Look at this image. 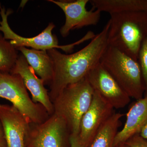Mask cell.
<instances>
[{"mask_svg":"<svg viewBox=\"0 0 147 147\" xmlns=\"http://www.w3.org/2000/svg\"><path fill=\"white\" fill-rule=\"evenodd\" d=\"M108 21L102 30L82 50L73 54H63L56 49L47 50L54 63L53 78L50 85L52 101L65 87L84 79L100 61L108 46Z\"/></svg>","mask_w":147,"mask_h":147,"instance_id":"cell-1","label":"cell"},{"mask_svg":"<svg viewBox=\"0 0 147 147\" xmlns=\"http://www.w3.org/2000/svg\"><path fill=\"white\" fill-rule=\"evenodd\" d=\"M110 15L108 45L138 61L139 50L147 37V11Z\"/></svg>","mask_w":147,"mask_h":147,"instance_id":"cell-2","label":"cell"},{"mask_svg":"<svg viewBox=\"0 0 147 147\" xmlns=\"http://www.w3.org/2000/svg\"><path fill=\"white\" fill-rule=\"evenodd\" d=\"M100 62L129 97H143L146 88L138 61L108 45Z\"/></svg>","mask_w":147,"mask_h":147,"instance_id":"cell-3","label":"cell"},{"mask_svg":"<svg viewBox=\"0 0 147 147\" xmlns=\"http://www.w3.org/2000/svg\"><path fill=\"white\" fill-rule=\"evenodd\" d=\"M94 93L85 77L65 87L52 101L53 113L64 120L71 135L79 134L81 120L89 108Z\"/></svg>","mask_w":147,"mask_h":147,"instance_id":"cell-4","label":"cell"},{"mask_svg":"<svg viewBox=\"0 0 147 147\" xmlns=\"http://www.w3.org/2000/svg\"><path fill=\"white\" fill-rule=\"evenodd\" d=\"M24 81L18 74L0 71V98L10 101L29 123H39L49 117L42 105L30 97Z\"/></svg>","mask_w":147,"mask_h":147,"instance_id":"cell-5","label":"cell"},{"mask_svg":"<svg viewBox=\"0 0 147 147\" xmlns=\"http://www.w3.org/2000/svg\"><path fill=\"white\" fill-rule=\"evenodd\" d=\"M13 12L11 9L6 10L4 7L0 4V32L3 33L5 39L9 40L11 44L17 50L21 47H32L35 50H47L52 49H60L67 53H70L76 45L91 39V36L87 33L78 41L68 45H59L57 37L52 32L55 26L50 23L46 28L36 36L30 38L24 37L17 34L11 30L8 23V17Z\"/></svg>","mask_w":147,"mask_h":147,"instance_id":"cell-6","label":"cell"},{"mask_svg":"<svg viewBox=\"0 0 147 147\" xmlns=\"http://www.w3.org/2000/svg\"><path fill=\"white\" fill-rule=\"evenodd\" d=\"M71 133L63 119L53 113L44 121L30 123L26 147H70Z\"/></svg>","mask_w":147,"mask_h":147,"instance_id":"cell-7","label":"cell"},{"mask_svg":"<svg viewBox=\"0 0 147 147\" xmlns=\"http://www.w3.org/2000/svg\"><path fill=\"white\" fill-rule=\"evenodd\" d=\"M86 78L94 90L114 109L125 108L130 102V97L100 62L92 69Z\"/></svg>","mask_w":147,"mask_h":147,"instance_id":"cell-8","label":"cell"},{"mask_svg":"<svg viewBox=\"0 0 147 147\" xmlns=\"http://www.w3.org/2000/svg\"><path fill=\"white\" fill-rule=\"evenodd\" d=\"M115 113L113 106L94 91L89 108L80 122L78 134L80 140L90 147L100 128Z\"/></svg>","mask_w":147,"mask_h":147,"instance_id":"cell-9","label":"cell"},{"mask_svg":"<svg viewBox=\"0 0 147 147\" xmlns=\"http://www.w3.org/2000/svg\"><path fill=\"white\" fill-rule=\"evenodd\" d=\"M48 1L58 6L65 13V23L60 30L63 37L67 36L71 30L96 26L100 21V11L93 8L87 10L86 7L89 0Z\"/></svg>","mask_w":147,"mask_h":147,"instance_id":"cell-10","label":"cell"},{"mask_svg":"<svg viewBox=\"0 0 147 147\" xmlns=\"http://www.w3.org/2000/svg\"><path fill=\"white\" fill-rule=\"evenodd\" d=\"M10 73L20 75L24 85L32 95L34 102L41 104L51 115L54 113L53 102L50 99L48 90L45 87L43 80L38 78L25 57L22 54L18 55L15 65Z\"/></svg>","mask_w":147,"mask_h":147,"instance_id":"cell-11","label":"cell"},{"mask_svg":"<svg viewBox=\"0 0 147 147\" xmlns=\"http://www.w3.org/2000/svg\"><path fill=\"white\" fill-rule=\"evenodd\" d=\"M0 122L6 147H26L25 137L30 123L16 108L0 104Z\"/></svg>","mask_w":147,"mask_h":147,"instance_id":"cell-12","label":"cell"},{"mask_svg":"<svg viewBox=\"0 0 147 147\" xmlns=\"http://www.w3.org/2000/svg\"><path fill=\"white\" fill-rule=\"evenodd\" d=\"M147 121V94L145 97L137 100L127 113L123 128L117 133L114 147L124 144L130 137L139 133Z\"/></svg>","mask_w":147,"mask_h":147,"instance_id":"cell-13","label":"cell"},{"mask_svg":"<svg viewBox=\"0 0 147 147\" xmlns=\"http://www.w3.org/2000/svg\"><path fill=\"white\" fill-rule=\"evenodd\" d=\"M25 57L35 73L50 86L54 73V63L47 51L21 47L17 49Z\"/></svg>","mask_w":147,"mask_h":147,"instance_id":"cell-14","label":"cell"},{"mask_svg":"<svg viewBox=\"0 0 147 147\" xmlns=\"http://www.w3.org/2000/svg\"><path fill=\"white\" fill-rule=\"evenodd\" d=\"M92 8L110 14L147 11V0H90Z\"/></svg>","mask_w":147,"mask_h":147,"instance_id":"cell-15","label":"cell"},{"mask_svg":"<svg viewBox=\"0 0 147 147\" xmlns=\"http://www.w3.org/2000/svg\"><path fill=\"white\" fill-rule=\"evenodd\" d=\"M124 115L115 112L100 128L90 147H114L115 137Z\"/></svg>","mask_w":147,"mask_h":147,"instance_id":"cell-16","label":"cell"},{"mask_svg":"<svg viewBox=\"0 0 147 147\" xmlns=\"http://www.w3.org/2000/svg\"><path fill=\"white\" fill-rule=\"evenodd\" d=\"M18 50L5 39L0 32V71L10 72L15 65Z\"/></svg>","mask_w":147,"mask_h":147,"instance_id":"cell-17","label":"cell"},{"mask_svg":"<svg viewBox=\"0 0 147 147\" xmlns=\"http://www.w3.org/2000/svg\"><path fill=\"white\" fill-rule=\"evenodd\" d=\"M138 61L142 69L146 94H147V37L143 42L139 50Z\"/></svg>","mask_w":147,"mask_h":147,"instance_id":"cell-18","label":"cell"},{"mask_svg":"<svg viewBox=\"0 0 147 147\" xmlns=\"http://www.w3.org/2000/svg\"><path fill=\"white\" fill-rule=\"evenodd\" d=\"M124 144L128 147H147V140L141 137L139 133L134 134Z\"/></svg>","mask_w":147,"mask_h":147,"instance_id":"cell-19","label":"cell"},{"mask_svg":"<svg viewBox=\"0 0 147 147\" xmlns=\"http://www.w3.org/2000/svg\"><path fill=\"white\" fill-rule=\"evenodd\" d=\"M70 142V147H88L80 140L78 135L71 134Z\"/></svg>","mask_w":147,"mask_h":147,"instance_id":"cell-20","label":"cell"},{"mask_svg":"<svg viewBox=\"0 0 147 147\" xmlns=\"http://www.w3.org/2000/svg\"><path fill=\"white\" fill-rule=\"evenodd\" d=\"M0 147H6V143L2 126L0 122Z\"/></svg>","mask_w":147,"mask_h":147,"instance_id":"cell-21","label":"cell"},{"mask_svg":"<svg viewBox=\"0 0 147 147\" xmlns=\"http://www.w3.org/2000/svg\"><path fill=\"white\" fill-rule=\"evenodd\" d=\"M139 133L141 137L147 141V121L141 128Z\"/></svg>","mask_w":147,"mask_h":147,"instance_id":"cell-22","label":"cell"},{"mask_svg":"<svg viewBox=\"0 0 147 147\" xmlns=\"http://www.w3.org/2000/svg\"><path fill=\"white\" fill-rule=\"evenodd\" d=\"M115 147H128L125 144H121L118 145Z\"/></svg>","mask_w":147,"mask_h":147,"instance_id":"cell-23","label":"cell"},{"mask_svg":"<svg viewBox=\"0 0 147 147\" xmlns=\"http://www.w3.org/2000/svg\"></svg>","mask_w":147,"mask_h":147,"instance_id":"cell-24","label":"cell"}]
</instances>
